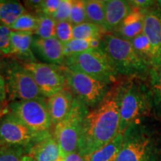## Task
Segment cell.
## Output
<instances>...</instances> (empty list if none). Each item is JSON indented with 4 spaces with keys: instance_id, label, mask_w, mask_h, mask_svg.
<instances>
[{
    "instance_id": "cell-17",
    "label": "cell",
    "mask_w": 161,
    "mask_h": 161,
    "mask_svg": "<svg viewBox=\"0 0 161 161\" xmlns=\"http://www.w3.org/2000/svg\"><path fill=\"white\" fill-rule=\"evenodd\" d=\"M104 8L107 33H114L132 11V8L128 2L123 0H104Z\"/></svg>"
},
{
    "instance_id": "cell-14",
    "label": "cell",
    "mask_w": 161,
    "mask_h": 161,
    "mask_svg": "<svg viewBox=\"0 0 161 161\" xmlns=\"http://www.w3.org/2000/svg\"><path fill=\"white\" fill-rule=\"evenodd\" d=\"M33 35L34 33L31 32L12 31L11 50L9 58L17 60L22 64L37 62L32 50Z\"/></svg>"
},
{
    "instance_id": "cell-25",
    "label": "cell",
    "mask_w": 161,
    "mask_h": 161,
    "mask_svg": "<svg viewBox=\"0 0 161 161\" xmlns=\"http://www.w3.org/2000/svg\"><path fill=\"white\" fill-rule=\"evenodd\" d=\"M105 34L103 29L89 22L73 25V39H102Z\"/></svg>"
},
{
    "instance_id": "cell-35",
    "label": "cell",
    "mask_w": 161,
    "mask_h": 161,
    "mask_svg": "<svg viewBox=\"0 0 161 161\" xmlns=\"http://www.w3.org/2000/svg\"><path fill=\"white\" fill-rule=\"evenodd\" d=\"M7 103H8V102L5 81L3 75L0 73V106L5 108V105Z\"/></svg>"
},
{
    "instance_id": "cell-33",
    "label": "cell",
    "mask_w": 161,
    "mask_h": 161,
    "mask_svg": "<svg viewBox=\"0 0 161 161\" xmlns=\"http://www.w3.org/2000/svg\"><path fill=\"white\" fill-rule=\"evenodd\" d=\"M61 3V0H43L40 5L37 14H43L53 17Z\"/></svg>"
},
{
    "instance_id": "cell-1",
    "label": "cell",
    "mask_w": 161,
    "mask_h": 161,
    "mask_svg": "<svg viewBox=\"0 0 161 161\" xmlns=\"http://www.w3.org/2000/svg\"><path fill=\"white\" fill-rule=\"evenodd\" d=\"M123 81L114 84L99 104L90 109L80 128L77 152L86 156L119 134V109Z\"/></svg>"
},
{
    "instance_id": "cell-40",
    "label": "cell",
    "mask_w": 161,
    "mask_h": 161,
    "mask_svg": "<svg viewBox=\"0 0 161 161\" xmlns=\"http://www.w3.org/2000/svg\"><path fill=\"white\" fill-rule=\"evenodd\" d=\"M156 8L160 11V13L161 14V0H159V1L156 2Z\"/></svg>"
},
{
    "instance_id": "cell-11",
    "label": "cell",
    "mask_w": 161,
    "mask_h": 161,
    "mask_svg": "<svg viewBox=\"0 0 161 161\" xmlns=\"http://www.w3.org/2000/svg\"><path fill=\"white\" fill-rule=\"evenodd\" d=\"M46 133L34 132L8 112L0 120V146H30Z\"/></svg>"
},
{
    "instance_id": "cell-5",
    "label": "cell",
    "mask_w": 161,
    "mask_h": 161,
    "mask_svg": "<svg viewBox=\"0 0 161 161\" xmlns=\"http://www.w3.org/2000/svg\"><path fill=\"white\" fill-rule=\"evenodd\" d=\"M1 74L5 81L8 103L15 101L46 98L31 74L18 60L6 57Z\"/></svg>"
},
{
    "instance_id": "cell-29",
    "label": "cell",
    "mask_w": 161,
    "mask_h": 161,
    "mask_svg": "<svg viewBox=\"0 0 161 161\" xmlns=\"http://www.w3.org/2000/svg\"><path fill=\"white\" fill-rule=\"evenodd\" d=\"M69 22L73 25L87 22L85 11V3L84 0H72Z\"/></svg>"
},
{
    "instance_id": "cell-36",
    "label": "cell",
    "mask_w": 161,
    "mask_h": 161,
    "mask_svg": "<svg viewBox=\"0 0 161 161\" xmlns=\"http://www.w3.org/2000/svg\"><path fill=\"white\" fill-rule=\"evenodd\" d=\"M23 3L26 10L29 9L30 11H35L37 14L42 1L41 0H30V1H24Z\"/></svg>"
},
{
    "instance_id": "cell-15",
    "label": "cell",
    "mask_w": 161,
    "mask_h": 161,
    "mask_svg": "<svg viewBox=\"0 0 161 161\" xmlns=\"http://www.w3.org/2000/svg\"><path fill=\"white\" fill-rule=\"evenodd\" d=\"M74 98L75 96L67 86L47 98L46 104L52 125L55 126L69 114Z\"/></svg>"
},
{
    "instance_id": "cell-9",
    "label": "cell",
    "mask_w": 161,
    "mask_h": 161,
    "mask_svg": "<svg viewBox=\"0 0 161 161\" xmlns=\"http://www.w3.org/2000/svg\"><path fill=\"white\" fill-rule=\"evenodd\" d=\"M8 110L34 132L49 131L52 125L46 98L11 102Z\"/></svg>"
},
{
    "instance_id": "cell-4",
    "label": "cell",
    "mask_w": 161,
    "mask_h": 161,
    "mask_svg": "<svg viewBox=\"0 0 161 161\" xmlns=\"http://www.w3.org/2000/svg\"><path fill=\"white\" fill-rule=\"evenodd\" d=\"M123 134L116 161H161L160 141L142 122L130 127Z\"/></svg>"
},
{
    "instance_id": "cell-24",
    "label": "cell",
    "mask_w": 161,
    "mask_h": 161,
    "mask_svg": "<svg viewBox=\"0 0 161 161\" xmlns=\"http://www.w3.org/2000/svg\"><path fill=\"white\" fill-rule=\"evenodd\" d=\"M0 161H34L29 153V146H0Z\"/></svg>"
},
{
    "instance_id": "cell-20",
    "label": "cell",
    "mask_w": 161,
    "mask_h": 161,
    "mask_svg": "<svg viewBox=\"0 0 161 161\" xmlns=\"http://www.w3.org/2000/svg\"><path fill=\"white\" fill-rule=\"evenodd\" d=\"M124 134H119L114 140L96 152L84 156L86 161H116L123 143Z\"/></svg>"
},
{
    "instance_id": "cell-38",
    "label": "cell",
    "mask_w": 161,
    "mask_h": 161,
    "mask_svg": "<svg viewBox=\"0 0 161 161\" xmlns=\"http://www.w3.org/2000/svg\"><path fill=\"white\" fill-rule=\"evenodd\" d=\"M8 113V108H4L3 107L0 106V120H1L2 118H3L5 115H6Z\"/></svg>"
},
{
    "instance_id": "cell-28",
    "label": "cell",
    "mask_w": 161,
    "mask_h": 161,
    "mask_svg": "<svg viewBox=\"0 0 161 161\" xmlns=\"http://www.w3.org/2000/svg\"><path fill=\"white\" fill-rule=\"evenodd\" d=\"M38 23L37 15L31 13L24 14L9 28L13 31L31 32L35 34Z\"/></svg>"
},
{
    "instance_id": "cell-13",
    "label": "cell",
    "mask_w": 161,
    "mask_h": 161,
    "mask_svg": "<svg viewBox=\"0 0 161 161\" xmlns=\"http://www.w3.org/2000/svg\"><path fill=\"white\" fill-rule=\"evenodd\" d=\"M29 153L34 161H62L64 158L59 145L50 131L29 146Z\"/></svg>"
},
{
    "instance_id": "cell-3",
    "label": "cell",
    "mask_w": 161,
    "mask_h": 161,
    "mask_svg": "<svg viewBox=\"0 0 161 161\" xmlns=\"http://www.w3.org/2000/svg\"><path fill=\"white\" fill-rule=\"evenodd\" d=\"M152 113V104L146 80L128 78L123 81L120 100L119 134L140 124Z\"/></svg>"
},
{
    "instance_id": "cell-12",
    "label": "cell",
    "mask_w": 161,
    "mask_h": 161,
    "mask_svg": "<svg viewBox=\"0 0 161 161\" xmlns=\"http://www.w3.org/2000/svg\"><path fill=\"white\" fill-rule=\"evenodd\" d=\"M32 50L45 64L64 66L66 58L64 44L55 37L48 39L34 37Z\"/></svg>"
},
{
    "instance_id": "cell-30",
    "label": "cell",
    "mask_w": 161,
    "mask_h": 161,
    "mask_svg": "<svg viewBox=\"0 0 161 161\" xmlns=\"http://www.w3.org/2000/svg\"><path fill=\"white\" fill-rule=\"evenodd\" d=\"M55 37L63 44L69 43L73 40V25L69 21L58 22Z\"/></svg>"
},
{
    "instance_id": "cell-39",
    "label": "cell",
    "mask_w": 161,
    "mask_h": 161,
    "mask_svg": "<svg viewBox=\"0 0 161 161\" xmlns=\"http://www.w3.org/2000/svg\"><path fill=\"white\" fill-rule=\"evenodd\" d=\"M5 55H3V54L0 53V73H1V71H2V69H3V64H4V60L5 59Z\"/></svg>"
},
{
    "instance_id": "cell-16",
    "label": "cell",
    "mask_w": 161,
    "mask_h": 161,
    "mask_svg": "<svg viewBox=\"0 0 161 161\" xmlns=\"http://www.w3.org/2000/svg\"><path fill=\"white\" fill-rule=\"evenodd\" d=\"M143 34L149 40L154 50L155 66L161 65V14L156 8H153L146 14Z\"/></svg>"
},
{
    "instance_id": "cell-10",
    "label": "cell",
    "mask_w": 161,
    "mask_h": 161,
    "mask_svg": "<svg viewBox=\"0 0 161 161\" xmlns=\"http://www.w3.org/2000/svg\"><path fill=\"white\" fill-rule=\"evenodd\" d=\"M22 64L31 74L40 92L46 98L57 93L66 86L63 66L40 63L38 61Z\"/></svg>"
},
{
    "instance_id": "cell-19",
    "label": "cell",
    "mask_w": 161,
    "mask_h": 161,
    "mask_svg": "<svg viewBox=\"0 0 161 161\" xmlns=\"http://www.w3.org/2000/svg\"><path fill=\"white\" fill-rule=\"evenodd\" d=\"M152 104V113L161 122V65L151 68L146 80Z\"/></svg>"
},
{
    "instance_id": "cell-6",
    "label": "cell",
    "mask_w": 161,
    "mask_h": 161,
    "mask_svg": "<svg viewBox=\"0 0 161 161\" xmlns=\"http://www.w3.org/2000/svg\"><path fill=\"white\" fill-rule=\"evenodd\" d=\"M64 66L114 84L119 75L102 47L66 57Z\"/></svg>"
},
{
    "instance_id": "cell-31",
    "label": "cell",
    "mask_w": 161,
    "mask_h": 161,
    "mask_svg": "<svg viewBox=\"0 0 161 161\" xmlns=\"http://www.w3.org/2000/svg\"><path fill=\"white\" fill-rule=\"evenodd\" d=\"M12 31L8 27L0 24V53L7 57L11 54Z\"/></svg>"
},
{
    "instance_id": "cell-32",
    "label": "cell",
    "mask_w": 161,
    "mask_h": 161,
    "mask_svg": "<svg viewBox=\"0 0 161 161\" xmlns=\"http://www.w3.org/2000/svg\"><path fill=\"white\" fill-rule=\"evenodd\" d=\"M72 5V0H61V3L54 14L53 18L56 20V22H63L69 21L70 13Z\"/></svg>"
},
{
    "instance_id": "cell-8",
    "label": "cell",
    "mask_w": 161,
    "mask_h": 161,
    "mask_svg": "<svg viewBox=\"0 0 161 161\" xmlns=\"http://www.w3.org/2000/svg\"><path fill=\"white\" fill-rule=\"evenodd\" d=\"M89 110L87 106L75 98L69 114L54 127L53 136L64 157L77 152L82 122Z\"/></svg>"
},
{
    "instance_id": "cell-2",
    "label": "cell",
    "mask_w": 161,
    "mask_h": 161,
    "mask_svg": "<svg viewBox=\"0 0 161 161\" xmlns=\"http://www.w3.org/2000/svg\"><path fill=\"white\" fill-rule=\"evenodd\" d=\"M102 48L119 75L147 80L152 66L136 53L130 40L107 33L102 39Z\"/></svg>"
},
{
    "instance_id": "cell-27",
    "label": "cell",
    "mask_w": 161,
    "mask_h": 161,
    "mask_svg": "<svg viewBox=\"0 0 161 161\" xmlns=\"http://www.w3.org/2000/svg\"><path fill=\"white\" fill-rule=\"evenodd\" d=\"M38 23L35 32L36 37L48 39L55 37L57 22L53 17L43 14H37Z\"/></svg>"
},
{
    "instance_id": "cell-7",
    "label": "cell",
    "mask_w": 161,
    "mask_h": 161,
    "mask_svg": "<svg viewBox=\"0 0 161 161\" xmlns=\"http://www.w3.org/2000/svg\"><path fill=\"white\" fill-rule=\"evenodd\" d=\"M66 86L71 90L75 98L92 109L99 104L114 84L107 83L77 70L64 66Z\"/></svg>"
},
{
    "instance_id": "cell-26",
    "label": "cell",
    "mask_w": 161,
    "mask_h": 161,
    "mask_svg": "<svg viewBox=\"0 0 161 161\" xmlns=\"http://www.w3.org/2000/svg\"><path fill=\"white\" fill-rule=\"evenodd\" d=\"M64 47L65 57H68L87 50L102 47V39H73L69 43L64 44Z\"/></svg>"
},
{
    "instance_id": "cell-37",
    "label": "cell",
    "mask_w": 161,
    "mask_h": 161,
    "mask_svg": "<svg viewBox=\"0 0 161 161\" xmlns=\"http://www.w3.org/2000/svg\"><path fill=\"white\" fill-rule=\"evenodd\" d=\"M62 161H86L84 157L81 156L77 152L70 153L64 157Z\"/></svg>"
},
{
    "instance_id": "cell-23",
    "label": "cell",
    "mask_w": 161,
    "mask_h": 161,
    "mask_svg": "<svg viewBox=\"0 0 161 161\" xmlns=\"http://www.w3.org/2000/svg\"><path fill=\"white\" fill-rule=\"evenodd\" d=\"M133 47L135 49L136 53L146 62L148 65L154 66L156 65L155 55L154 50L149 40L143 33L138 35L130 40Z\"/></svg>"
},
{
    "instance_id": "cell-21",
    "label": "cell",
    "mask_w": 161,
    "mask_h": 161,
    "mask_svg": "<svg viewBox=\"0 0 161 161\" xmlns=\"http://www.w3.org/2000/svg\"><path fill=\"white\" fill-rule=\"evenodd\" d=\"M27 10L19 1L0 0V24L10 28Z\"/></svg>"
},
{
    "instance_id": "cell-18",
    "label": "cell",
    "mask_w": 161,
    "mask_h": 161,
    "mask_svg": "<svg viewBox=\"0 0 161 161\" xmlns=\"http://www.w3.org/2000/svg\"><path fill=\"white\" fill-rule=\"evenodd\" d=\"M148 11L132 8V11L127 16L116 31L113 34L130 41L142 34L145 17Z\"/></svg>"
},
{
    "instance_id": "cell-22",
    "label": "cell",
    "mask_w": 161,
    "mask_h": 161,
    "mask_svg": "<svg viewBox=\"0 0 161 161\" xmlns=\"http://www.w3.org/2000/svg\"><path fill=\"white\" fill-rule=\"evenodd\" d=\"M84 3L87 22L99 26L105 31L104 0H85Z\"/></svg>"
},
{
    "instance_id": "cell-34",
    "label": "cell",
    "mask_w": 161,
    "mask_h": 161,
    "mask_svg": "<svg viewBox=\"0 0 161 161\" xmlns=\"http://www.w3.org/2000/svg\"><path fill=\"white\" fill-rule=\"evenodd\" d=\"M132 8L142 10V11H149L153 8V6L156 5L157 1L153 0H132L128 1Z\"/></svg>"
}]
</instances>
